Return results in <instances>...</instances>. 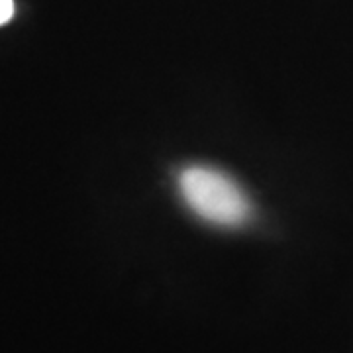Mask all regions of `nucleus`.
<instances>
[{"label":"nucleus","mask_w":353,"mask_h":353,"mask_svg":"<svg viewBox=\"0 0 353 353\" xmlns=\"http://www.w3.org/2000/svg\"><path fill=\"white\" fill-rule=\"evenodd\" d=\"M179 189L192 212L214 224L238 226L250 216L243 190L210 167H189L179 176Z\"/></svg>","instance_id":"f257e3e1"},{"label":"nucleus","mask_w":353,"mask_h":353,"mask_svg":"<svg viewBox=\"0 0 353 353\" xmlns=\"http://www.w3.org/2000/svg\"><path fill=\"white\" fill-rule=\"evenodd\" d=\"M14 14V0H0V26L6 24Z\"/></svg>","instance_id":"f03ea898"}]
</instances>
